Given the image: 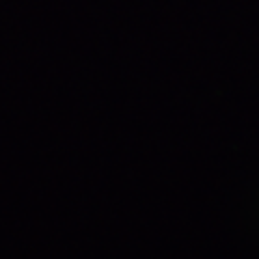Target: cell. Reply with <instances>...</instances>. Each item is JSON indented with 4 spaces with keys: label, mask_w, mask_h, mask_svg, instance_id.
I'll return each mask as SVG.
<instances>
[]
</instances>
